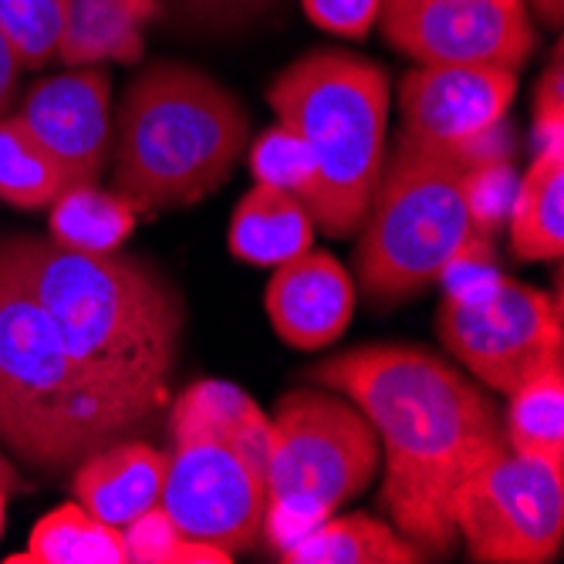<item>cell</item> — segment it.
<instances>
[{
    "label": "cell",
    "mask_w": 564,
    "mask_h": 564,
    "mask_svg": "<svg viewBox=\"0 0 564 564\" xmlns=\"http://www.w3.org/2000/svg\"><path fill=\"white\" fill-rule=\"evenodd\" d=\"M21 58H18V51L11 47V41L0 34V119L8 116L11 109V101L18 98V82H21Z\"/></svg>",
    "instance_id": "1f68e13d"
},
{
    "label": "cell",
    "mask_w": 564,
    "mask_h": 564,
    "mask_svg": "<svg viewBox=\"0 0 564 564\" xmlns=\"http://www.w3.org/2000/svg\"><path fill=\"white\" fill-rule=\"evenodd\" d=\"M464 173V166L402 139L386 152L355 250L358 288L376 307L423 294L480 240L470 224Z\"/></svg>",
    "instance_id": "8992f818"
},
{
    "label": "cell",
    "mask_w": 564,
    "mask_h": 564,
    "mask_svg": "<svg viewBox=\"0 0 564 564\" xmlns=\"http://www.w3.org/2000/svg\"><path fill=\"white\" fill-rule=\"evenodd\" d=\"M389 101L382 65L328 47L291 62L268 88L278 122L294 129L318 163L307 214L328 237L355 234L369 210L386 163Z\"/></svg>",
    "instance_id": "5b68a950"
},
{
    "label": "cell",
    "mask_w": 564,
    "mask_h": 564,
    "mask_svg": "<svg viewBox=\"0 0 564 564\" xmlns=\"http://www.w3.org/2000/svg\"><path fill=\"white\" fill-rule=\"evenodd\" d=\"M166 477V453L145 440L122 436L95 449L75 467V500L112 528L132 524L149 507L160 503Z\"/></svg>",
    "instance_id": "9a60e30c"
},
{
    "label": "cell",
    "mask_w": 564,
    "mask_h": 564,
    "mask_svg": "<svg viewBox=\"0 0 564 564\" xmlns=\"http://www.w3.org/2000/svg\"><path fill=\"white\" fill-rule=\"evenodd\" d=\"M518 261H561L564 253V149L534 152L507 210Z\"/></svg>",
    "instance_id": "ac0fdd59"
},
{
    "label": "cell",
    "mask_w": 564,
    "mask_h": 564,
    "mask_svg": "<svg viewBox=\"0 0 564 564\" xmlns=\"http://www.w3.org/2000/svg\"><path fill=\"white\" fill-rule=\"evenodd\" d=\"M503 443L521 456L564 467V366H551L507 395Z\"/></svg>",
    "instance_id": "603a6c76"
},
{
    "label": "cell",
    "mask_w": 564,
    "mask_h": 564,
    "mask_svg": "<svg viewBox=\"0 0 564 564\" xmlns=\"http://www.w3.org/2000/svg\"><path fill=\"white\" fill-rule=\"evenodd\" d=\"M518 72L477 65H416L399 82V139L456 166L507 160V112Z\"/></svg>",
    "instance_id": "8fae6325"
},
{
    "label": "cell",
    "mask_w": 564,
    "mask_h": 564,
    "mask_svg": "<svg viewBox=\"0 0 564 564\" xmlns=\"http://www.w3.org/2000/svg\"><path fill=\"white\" fill-rule=\"evenodd\" d=\"M315 243V220L304 203L278 186L253 183L234 207L227 247L237 261L278 268Z\"/></svg>",
    "instance_id": "e0dca14e"
},
{
    "label": "cell",
    "mask_w": 564,
    "mask_h": 564,
    "mask_svg": "<svg viewBox=\"0 0 564 564\" xmlns=\"http://www.w3.org/2000/svg\"><path fill=\"white\" fill-rule=\"evenodd\" d=\"M247 166H250L253 183L288 189L304 203V207L312 203V196L318 189V163L312 156V149H307V142L284 122L264 129L250 142Z\"/></svg>",
    "instance_id": "d4e9b609"
},
{
    "label": "cell",
    "mask_w": 564,
    "mask_h": 564,
    "mask_svg": "<svg viewBox=\"0 0 564 564\" xmlns=\"http://www.w3.org/2000/svg\"><path fill=\"white\" fill-rule=\"evenodd\" d=\"M8 564H129L126 538L119 528L98 521L75 500L44 514L21 554Z\"/></svg>",
    "instance_id": "7402d4cb"
},
{
    "label": "cell",
    "mask_w": 564,
    "mask_h": 564,
    "mask_svg": "<svg viewBox=\"0 0 564 564\" xmlns=\"http://www.w3.org/2000/svg\"><path fill=\"white\" fill-rule=\"evenodd\" d=\"M464 189H467L474 234L490 243L497 237L500 224L507 220L510 199H514V189H518L510 160H487V163L470 166L464 173Z\"/></svg>",
    "instance_id": "83f0119b"
},
{
    "label": "cell",
    "mask_w": 564,
    "mask_h": 564,
    "mask_svg": "<svg viewBox=\"0 0 564 564\" xmlns=\"http://www.w3.org/2000/svg\"><path fill=\"white\" fill-rule=\"evenodd\" d=\"M145 430L68 358L55 325L0 243V440L28 467L75 470L85 456Z\"/></svg>",
    "instance_id": "277c9868"
},
{
    "label": "cell",
    "mask_w": 564,
    "mask_h": 564,
    "mask_svg": "<svg viewBox=\"0 0 564 564\" xmlns=\"http://www.w3.org/2000/svg\"><path fill=\"white\" fill-rule=\"evenodd\" d=\"M160 14V0H72L55 58L65 68L135 65L145 51V28Z\"/></svg>",
    "instance_id": "2e32d148"
},
{
    "label": "cell",
    "mask_w": 564,
    "mask_h": 564,
    "mask_svg": "<svg viewBox=\"0 0 564 564\" xmlns=\"http://www.w3.org/2000/svg\"><path fill=\"white\" fill-rule=\"evenodd\" d=\"M68 186L65 170L18 116L0 119V199L18 210H44Z\"/></svg>",
    "instance_id": "cb8c5ba5"
},
{
    "label": "cell",
    "mask_w": 564,
    "mask_h": 564,
    "mask_svg": "<svg viewBox=\"0 0 564 564\" xmlns=\"http://www.w3.org/2000/svg\"><path fill=\"white\" fill-rule=\"evenodd\" d=\"M382 464L362 409L335 389H291L271 416L264 547L278 557L294 538L362 494Z\"/></svg>",
    "instance_id": "52a82bcc"
},
{
    "label": "cell",
    "mask_w": 564,
    "mask_h": 564,
    "mask_svg": "<svg viewBox=\"0 0 564 564\" xmlns=\"http://www.w3.org/2000/svg\"><path fill=\"white\" fill-rule=\"evenodd\" d=\"M122 538H126L129 561L135 564H230L234 561V554H227L224 547L186 538L160 503L149 507L132 524H126Z\"/></svg>",
    "instance_id": "484cf974"
},
{
    "label": "cell",
    "mask_w": 564,
    "mask_h": 564,
    "mask_svg": "<svg viewBox=\"0 0 564 564\" xmlns=\"http://www.w3.org/2000/svg\"><path fill=\"white\" fill-rule=\"evenodd\" d=\"M376 24L416 65L521 72L538 47L524 0H382Z\"/></svg>",
    "instance_id": "7c38bea8"
},
{
    "label": "cell",
    "mask_w": 564,
    "mask_h": 564,
    "mask_svg": "<svg viewBox=\"0 0 564 564\" xmlns=\"http://www.w3.org/2000/svg\"><path fill=\"white\" fill-rule=\"evenodd\" d=\"M250 139V112L217 78L180 62L149 65L112 126V180L135 210H170L217 193Z\"/></svg>",
    "instance_id": "3957f363"
},
{
    "label": "cell",
    "mask_w": 564,
    "mask_h": 564,
    "mask_svg": "<svg viewBox=\"0 0 564 564\" xmlns=\"http://www.w3.org/2000/svg\"><path fill=\"white\" fill-rule=\"evenodd\" d=\"M315 386L362 409L386 464L379 503L392 528L430 561L456 547L453 497L507 449L494 395L416 345H362L325 358Z\"/></svg>",
    "instance_id": "6da1fadb"
},
{
    "label": "cell",
    "mask_w": 564,
    "mask_h": 564,
    "mask_svg": "<svg viewBox=\"0 0 564 564\" xmlns=\"http://www.w3.org/2000/svg\"><path fill=\"white\" fill-rule=\"evenodd\" d=\"M436 335L459 366L500 395H510L551 366H564L561 304L503 274L474 297L446 294Z\"/></svg>",
    "instance_id": "ba28073f"
},
{
    "label": "cell",
    "mask_w": 564,
    "mask_h": 564,
    "mask_svg": "<svg viewBox=\"0 0 564 564\" xmlns=\"http://www.w3.org/2000/svg\"><path fill=\"white\" fill-rule=\"evenodd\" d=\"M170 433H210L224 436L247 453L268 459L271 420L243 389L217 379L193 382L170 409Z\"/></svg>",
    "instance_id": "ffe728a7"
},
{
    "label": "cell",
    "mask_w": 564,
    "mask_h": 564,
    "mask_svg": "<svg viewBox=\"0 0 564 564\" xmlns=\"http://www.w3.org/2000/svg\"><path fill=\"white\" fill-rule=\"evenodd\" d=\"M453 528L477 564H547L564 544V467L497 453L453 497Z\"/></svg>",
    "instance_id": "9c48e42d"
},
{
    "label": "cell",
    "mask_w": 564,
    "mask_h": 564,
    "mask_svg": "<svg viewBox=\"0 0 564 564\" xmlns=\"http://www.w3.org/2000/svg\"><path fill=\"white\" fill-rule=\"evenodd\" d=\"M274 335L297 348L318 351L345 335L355 315V281L328 250L307 247L274 268L264 294Z\"/></svg>",
    "instance_id": "5bb4252c"
},
{
    "label": "cell",
    "mask_w": 564,
    "mask_h": 564,
    "mask_svg": "<svg viewBox=\"0 0 564 564\" xmlns=\"http://www.w3.org/2000/svg\"><path fill=\"white\" fill-rule=\"evenodd\" d=\"M0 243L88 386L142 423L166 409L186 304L156 264L122 250L78 253L24 234Z\"/></svg>",
    "instance_id": "7a4b0ae2"
},
{
    "label": "cell",
    "mask_w": 564,
    "mask_h": 564,
    "mask_svg": "<svg viewBox=\"0 0 564 564\" xmlns=\"http://www.w3.org/2000/svg\"><path fill=\"white\" fill-rule=\"evenodd\" d=\"M301 8L315 28L335 37L362 41L379 21L382 0H301Z\"/></svg>",
    "instance_id": "f1b7e54d"
},
{
    "label": "cell",
    "mask_w": 564,
    "mask_h": 564,
    "mask_svg": "<svg viewBox=\"0 0 564 564\" xmlns=\"http://www.w3.org/2000/svg\"><path fill=\"white\" fill-rule=\"evenodd\" d=\"M524 4L547 28H561V21H564V0H524Z\"/></svg>",
    "instance_id": "d6a6232c"
},
{
    "label": "cell",
    "mask_w": 564,
    "mask_h": 564,
    "mask_svg": "<svg viewBox=\"0 0 564 564\" xmlns=\"http://www.w3.org/2000/svg\"><path fill=\"white\" fill-rule=\"evenodd\" d=\"M160 507L193 541L243 554L258 544L268 507V459L210 433H170Z\"/></svg>",
    "instance_id": "30bf717a"
},
{
    "label": "cell",
    "mask_w": 564,
    "mask_h": 564,
    "mask_svg": "<svg viewBox=\"0 0 564 564\" xmlns=\"http://www.w3.org/2000/svg\"><path fill=\"white\" fill-rule=\"evenodd\" d=\"M18 119L68 183H98L112 152V78L101 65L47 75L21 98Z\"/></svg>",
    "instance_id": "4fadbf2b"
},
{
    "label": "cell",
    "mask_w": 564,
    "mask_h": 564,
    "mask_svg": "<svg viewBox=\"0 0 564 564\" xmlns=\"http://www.w3.org/2000/svg\"><path fill=\"white\" fill-rule=\"evenodd\" d=\"M170 4L199 28H237L268 14L278 0H170Z\"/></svg>",
    "instance_id": "4dcf8cb0"
},
{
    "label": "cell",
    "mask_w": 564,
    "mask_h": 564,
    "mask_svg": "<svg viewBox=\"0 0 564 564\" xmlns=\"http://www.w3.org/2000/svg\"><path fill=\"white\" fill-rule=\"evenodd\" d=\"M281 564H423L430 561L413 541L392 524L369 514L325 518L294 538L281 554Z\"/></svg>",
    "instance_id": "d6986e66"
},
{
    "label": "cell",
    "mask_w": 564,
    "mask_h": 564,
    "mask_svg": "<svg viewBox=\"0 0 564 564\" xmlns=\"http://www.w3.org/2000/svg\"><path fill=\"white\" fill-rule=\"evenodd\" d=\"M0 487H4L8 494H21L24 490V480H21L18 467L11 464L4 453H0Z\"/></svg>",
    "instance_id": "836d02e7"
},
{
    "label": "cell",
    "mask_w": 564,
    "mask_h": 564,
    "mask_svg": "<svg viewBox=\"0 0 564 564\" xmlns=\"http://www.w3.org/2000/svg\"><path fill=\"white\" fill-rule=\"evenodd\" d=\"M8 490L4 487H0V534H4V521H8Z\"/></svg>",
    "instance_id": "e575fe53"
},
{
    "label": "cell",
    "mask_w": 564,
    "mask_h": 564,
    "mask_svg": "<svg viewBox=\"0 0 564 564\" xmlns=\"http://www.w3.org/2000/svg\"><path fill=\"white\" fill-rule=\"evenodd\" d=\"M564 149V85L561 62H554L534 91V152Z\"/></svg>",
    "instance_id": "f546056e"
},
{
    "label": "cell",
    "mask_w": 564,
    "mask_h": 564,
    "mask_svg": "<svg viewBox=\"0 0 564 564\" xmlns=\"http://www.w3.org/2000/svg\"><path fill=\"white\" fill-rule=\"evenodd\" d=\"M47 240L78 253H112L135 230V207L122 193H106L95 183H68L47 203Z\"/></svg>",
    "instance_id": "44dd1931"
},
{
    "label": "cell",
    "mask_w": 564,
    "mask_h": 564,
    "mask_svg": "<svg viewBox=\"0 0 564 564\" xmlns=\"http://www.w3.org/2000/svg\"><path fill=\"white\" fill-rule=\"evenodd\" d=\"M72 0H0V34L11 41L24 72L44 68L58 55Z\"/></svg>",
    "instance_id": "4316f807"
}]
</instances>
